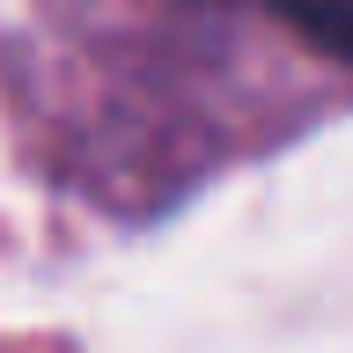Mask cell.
I'll use <instances>...</instances> for the list:
<instances>
[{"label": "cell", "mask_w": 353, "mask_h": 353, "mask_svg": "<svg viewBox=\"0 0 353 353\" xmlns=\"http://www.w3.org/2000/svg\"><path fill=\"white\" fill-rule=\"evenodd\" d=\"M272 15H280L302 44H316L324 59L353 66V0H272Z\"/></svg>", "instance_id": "6da1fadb"}]
</instances>
